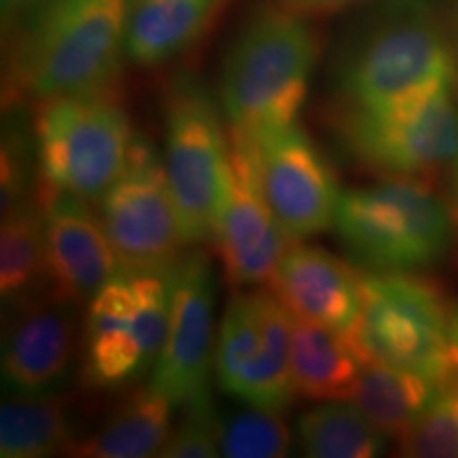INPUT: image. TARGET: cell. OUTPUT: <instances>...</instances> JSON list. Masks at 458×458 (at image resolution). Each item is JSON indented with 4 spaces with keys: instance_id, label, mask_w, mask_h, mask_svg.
Masks as SVG:
<instances>
[{
    "instance_id": "cell-1",
    "label": "cell",
    "mask_w": 458,
    "mask_h": 458,
    "mask_svg": "<svg viewBox=\"0 0 458 458\" xmlns=\"http://www.w3.org/2000/svg\"><path fill=\"white\" fill-rule=\"evenodd\" d=\"M130 0H47L11 60L4 106L111 96L125 55Z\"/></svg>"
},
{
    "instance_id": "cell-2",
    "label": "cell",
    "mask_w": 458,
    "mask_h": 458,
    "mask_svg": "<svg viewBox=\"0 0 458 458\" xmlns=\"http://www.w3.org/2000/svg\"><path fill=\"white\" fill-rule=\"evenodd\" d=\"M318 60L310 21L289 7H267L242 28L221 72L227 131L257 140L297 122Z\"/></svg>"
},
{
    "instance_id": "cell-3",
    "label": "cell",
    "mask_w": 458,
    "mask_h": 458,
    "mask_svg": "<svg viewBox=\"0 0 458 458\" xmlns=\"http://www.w3.org/2000/svg\"><path fill=\"white\" fill-rule=\"evenodd\" d=\"M335 236L368 272H418L448 255L454 213L411 176H388L340 193Z\"/></svg>"
},
{
    "instance_id": "cell-4",
    "label": "cell",
    "mask_w": 458,
    "mask_h": 458,
    "mask_svg": "<svg viewBox=\"0 0 458 458\" xmlns=\"http://www.w3.org/2000/svg\"><path fill=\"white\" fill-rule=\"evenodd\" d=\"M360 306L346 331L363 360L414 371L439 386L458 385L452 312L431 280L411 272H365Z\"/></svg>"
},
{
    "instance_id": "cell-5",
    "label": "cell",
    "mask_w": 458,
    "mask_h": 458,
    "mask_svg": "<svg viewBox=\"0 0 458 458\" xmlns=\"http://www.w3.org/2000/svg\"><path fill=\"white\" fill-rule=\"evenodd\" d=\"M456 79L454 55L427 13L405 9L377 20L337 55L334 94L340 108L376 111Z\"/></svg>"
},
{
    "instance_id": "cell-6",
    "label": "cell",
    "mask_w": 458,
    "mask_h": 458,
    "mask_svg": "<svg viewBox=\"0 0 458 458\" xmlns=\"http://www.w3.org/2000/svg\"><path fill=\"white\" fill-rule=\"evenodd\" d=\"M170 276L119 270L88 301L79 352L88 391H122L151 374L168 335Z\"/></svg>"
},
{
    "instance_id": "cell-7",
    "label": "cell",
    "mask_w": 458,
    "mask_h": 458,
    "mask_svg": "<svg viewBox=\"0 0 458 458\" xmlns=\"http://www.w3.org/2000/svg\"><path fill=\"white\" fill-rule=\"evenodd\" d=\"M38 185L96 204L128 165L134 130L113 96H57L32 117Z\"/></svg>"
},
{
    "instance_id": "cell-8",
    "label": "cell",
    "mask_w": 458,
    "mask_h": 458,
    "mask_svg": "<svg viewBox=\"0 0 458 458\" xmlns=\"http://www.w3.org/2000/svg\"><path fill=\"white\" fill-rule=\"evenodd\" d=\"M342 151L388 176H425L458 162V102L442 85L399 105L337 108L329 123Z\"/></svg>"
},
{
    "instance_id": "cell-9",
    "label": "cell",
    "mask_w": 458,
    "mask_h": 458,
    "mask_svg": "<svg viewBox=\"0 0 458 458\" xmlns=\"http://www.w3.org/2000/svg\"><path fill=\"white\" fill-rule=\"evenodd\" d=\"M164 168L185 246L213 233L229 156V131L213 94L191 77L170 85L164 105Z\"/></svg>"
},
{
    "instance_id": "cell-10",
    "label": "cell",
    "mask_w": 458,
    "mask_h": 458,
    "mask_svg": "<svg viewBox=\"0 0 458 458\" xmlns=\"http://www.w3.org/2000/svg\"><path fill=\"white\" fill-rule=\"evenodd\" d=\"M291 331L293 314L272 289L236 291L215 344L221 391L253 408L284 414L295 397Z\"/></svg>"
},
{
    "instance_id": "cell-11",
    "label": "cell",
    "mask_w": 458,
    "mask_h": 458,
    "mask_svg": "<svg viewBox=\"0 0 458 458\" xmlns=\"http://www.w3.org/2000/svg\"><path fill=\"white\" fill-rule=\"evenodd\" d=\"M100 223L119 270L172 272L185 246L179 215L153 142L136 134L128 165L100 199Z\"/></svg>"
},
{
    "instance_id": "cell-12",
    "label": "cell",
    "mask_w": 458,
    "mask_h": 458,
    "mask_svg": "<svg viewBox=\"0 0 458 458\" xmlns=\"http://www.w3.org/2000/svg\"><path fill=\"white\" fill-rule=\"evenodd\" d=\"M210 242L233 286L270 283L278 261L293 244L263 193L253 142L229 134L221 199Z\"/></svg>"
},
{
    "instance_id": "cell-13",
    "label": "cell",
    "mask_w": 458,
    "mask_h": 458,
    "mask_svg": "<svg viewBox=\"0 0 458 458\" xmlns=\"http://www.w3.org/2000/svg\"><path fill=\"white\" fill-rule=\"evenodd\" d=\"M170 323L159 359L148 374V386L174 408L210 397L215 369L216 280L204 250L182 255L172 270Z\"/></svg>"
},
{
    "instance_id": "cell-14",
    "label": "cell",
    "mask_w": 458,
    "mask_h": 458,
    "mask_svg": "<svg viewBox=\"0 0 458 458\" xmlns=\"http://www.w3.org/2000/svg\"><path fill=\"white\" fill-rule=\"evenodd\" d=\"M263 193L291 242L334 227L340 187L327 156L300 123L250 140Z\"/></svg>"
},
{
    "instance_id": "cell-15",
    "label": "cell",
    "mask_w": 458,
    "mask_h": 458,
    "mask_svg": "<svg viewBox=\"0 0 458 458\" xmlns=\"http://www.w3.org/2000/svg\"><path fill=\"white\" fill-rule=\"evenodd\" d=\"M37 198L47 250L45 295L83 306L119 272L117 255L89 202L45 185H37Z\"/></svg>"
},
{
    "instance_id": "cell-16",
    "label": "cell",
    "mask_w": 458,
    "mask_h": 458,
    "mask_svg": "<svg viewBox=\"0 0 458 458\" xmlns=\"http://www.w3.org/2000/svg\"><path fill=\"white\" fill-rule=\"evenodd\" d=\"M81 352L77 306L47 295L9 306L3 382L11 393H49L71 376Z\"/></svg>"
},
{
    "instance_id": "cell-17",
    "label": "cell",
    "mask_w": 458,
    "mask_h": 458,
    "mask_svg": "<svg viewBox=\"0 0 458 458\" xmlns=\"http://www.w3.org/2000/svg\"><path fill=\"white\" fill-rule=\"evenodd\" d=\"M360 274L320 246L291 244L270 278V289L293 317L348 331L359 314Z\"/></svg>"
},
{
    "instance_id": "cell-18",
    "label": "cell",
    "mask_w": 458,
    "mask_h": 458,
    "mask_svg": "<svg viewBox=\"0 0 458 458\" xmlns=\"http://www.w3.org/2000/svg\"><path fill=\"white\" fill-rule=\"evenodd\" d=\"M172 410L164 394L139 386L119 403L96 431L77 437L66 456L77 458H148L159 456L172 433Z\"/></svg>"
},
{
    "instance_id": "cell-19",
    "label": "cell",
    "mask_w": 458,
    "mask_h": 458,
    "mask_svg": "<svg viewBox=\"0 0 458 458\" xmlns=\"http://www.w3.org/2000/svg\"><path fill=\"white\" fill-rule=\"evenodd\" d=\"M363 363L346 331L293 317L291 377L295 394L312 401H346Z\"/></svg>"
},
{
    "instance_id": "cell-20",
    "label": "cell",
    "mask_w": 458,
    "mask_h": 458,
    "mask_svg": "<svg viewBox=\"0 0 458 458\" xmlns=\"http://www.w3.org/2000/svg\"><path fill=\"white\" fill-rule=\"evenodd\" d=\"M223 0H130L125 55L139 66H156L179 55L208 26Z\"/></svg>"
},
{
    "instance_id": "cell-21",
    "label": "cell",
    "mask_w": 458,
    "mask_h": 458,
    "mask_svg": "<svg viewBox=\"0 0 458 458\" xmlns=\"http://www.w3.org/2000/svg\"><path fill=\"white\" fill-rule=\"evenodd\" d=\"M74 433L71 399L55 391L11 393L0 408V456L47 458L66 454Z\"/></svg>"
},
{
    "instance_id": "cell-22",
    "label": "cell",
    "mask_w": 458,
    "mask_h": 458,
    "mask_svg": "<svg viewBox=\"0 0 458 458\" xmlns=\"http://www.w3.org/2000/svg\"><path fill=\"white\" fill-rule=\"evenodd\" d=\"M442 388L414 371L365 360L346 401L363 411L386 437L399 439Z\"/></svg>"
},
{
    "instance_id": "cell-23",
    "label": "cell",
    "mask_w": 458,
    "mask_h": 458,
    "mask_svg": "<svg viewBox=\"0 0 458 458\" xmlns=\"http://www.w3.org/2000/svg\"><path fill=\"white\" fill-rule=\"evenodd\" d=\"M47 289L45 221L34 196L3 215L0 227V295L4 306L34 300Z\"/></svg>"
},
{
    "instance_id": "cell-24",
    "label": "cell",
    "mask_w": 458,
    "mask_h": 458,
    "mask_svg": "<svg viewBox=\"0 0 458 458\" xmlns=\"http://www.w3.org/2000/svg\"><path fill=\"white\" fill-rule=\"evenodd\" d=\"M303 454L312 458H374L386 450V435L352 403L331 401L297 420Z\"/></svg>"
},
{
    "instance_id": "cell-25",
    "label": "cell",
    "mask_w": 458,
    "mask_h": 458,
    "mask_svg": "<svg viewBox=\"0 0 458 458\" xmlns=\"http://www.w3.org/2000/svg\"><path fill=\"white\" fill-rule=\"evenodd\" d=\"M20 108L7 106L4 114L9 122L3 128V153H0V199L3 215L13 210L26 199L37 196L38 162L34 125L26 123V117L17 113Z\"/></svg>"
},
{
    "instance_id": "cell-26",
    "label": "cell",
    "mask_w": 458,
    "mask_h": 458,
    "mask_svg": "<svg viewBox=\"0 0 458 458\" xmlns=\"http://www.w3.org/2000/svg\"><path fill=\"white\" fill-rule=\"evenodd\" d=\"M283 414L249 405L223 418L221 454L229 458H284L291 454L293 437L280 418Z\"/></svg>"
},
{
    "instance_id": "cell-27",
    "label": "cell",
    "mask_w": 458,
    "mask_h": 458,
    "mask_svg": "<svg viewBox=\"0 0 458 458\" xmlns=\"http://www.w3.org/2000/svg\"><path fill=\"white\" fill-rule=\"evenodd\" d=\"M399 450L411 458H458V385L439 391L401 435Z\"/></svg>"
},
{
    "instance_id": "cell-28",
    "label": "cell",
    "mask_w": 458,
    "mask_h": 458,
    "mask_svg": "<svg viewBox=\"0 0 458 458\" xmlns=\"http://www.w3.org/2000/svg\"><path fill=\"white\" fill-rule=\"evenodd\" d=\"M179 427L172 428L159 456L210 458L221 454L223 418L216 416L213 399L204 397L185 405Z\"/></svg>"
},
{
    "instance_id": "cell-29",
    "label": "cell",
    "mask_w": 458,
    "mask_h": 458,
    "mask_svg": "<svg viewBox=\"0 0 458 458\" xmlns=\"http://www.w3.org/2000/svg\"><path fill=\"white\" fill-rule=\"evenodd\" d=\"M284 7L297 11V13H314V11L340 9L344 4L359 3V0H283Z\"/></svg>"
},
{
    "instance_id": "cell-30",
    "label": "cell",
    "mask_w": 458,
    "mask_h": 458,
    "mask_svg": "<svg viewBox=\"0 0 458 458\" xmlns=\"http://www.w3.org/2000/svg\"><path fill=\"white\" fill-rule=\"evenodd\" d=\"M38 3L45 4V0H0V4H3V21L9 24L15 17L24 15L26 11L37 7Z\"/></svg>"
},
{
    "instance_id": "cell-31",
    "label": "cell",
    "mask_w": 458,
    "mask_h": 458,
    "mask_svg": "<svg viewBox=\"0 0 458 458\" xmlns=\"http://www.w3.org/2000/svg\"><path fill=\"white\" fill-rule=\"evenodd\" d=\"M452 340H454V351L458 357V308L452 312Z\"/></svg>"
},
{
    "instance_id": "cell-32",
    "label": "cell",
    "mask_w": 458,
    "mask_h": 458,
    "mask_svg": "<svg viewBox=\"0 0 458 458\" xmlns=\"http://www.w3.org/2000/svg\"><path fill=\"white\" fill-rule=\"evenodd\" d=\"M454 219L458 221V162H456V179H454Z\"/></svg>"
},
{
    "instance_id": "cell-33",
    "label": "cell",
    "mask_w": 458,
    "mask_h": 458,
    "mask_svg": "<svg viewBox=\"0 0 458 458\" xmlns=\"http://www.w3.org/2000/svg\"><path fill=\"white\" fill-rule=\"evenodd\" d=\"M456 51H458V24H456Z\"/></svg>"
}]
</instances>
